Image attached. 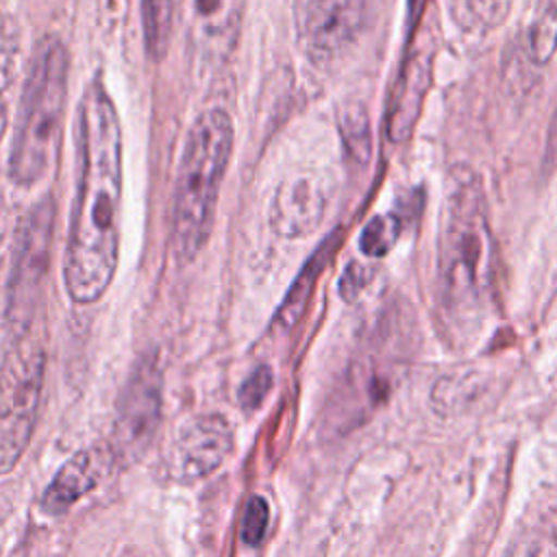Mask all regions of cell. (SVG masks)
I'll use <instances>...</instances> for the list:
<instances>
[{
  "label": "cell",
  "instance_id": "44dd1931",
  "mask_svg": "<svg viewBox=\"0 0 557 557\" xmlns=\"http://www.w3.org/2000/svg\"><path fill=\"white\" fill-rule=\"evenodd\" d=\"M270 522V507L263 496H252L246 505L244 520H242V540L248 546H259L268 533Z\"/></svg>",
  "mask_w": 557,
  "mask_h": 557
},
{
  "label": "cell",
  "instance_id": "ffe728a7",
  "mask_svg": "<svg viewBox=\"0 0 557 557\" xmlns=\"http://www.w3.org/2000/svg\"><path fill=\"white\" fill-rule=\"evenodd\" d=\"M272 383H274V374L270 370V366L261 363L257 366L248 379L239 385V392H237V400H239V407L244 411H255L261 407V403L265 400L268 392L272 389Z\"/></svg>",
  "mask_w": 557,
  "mask_h": 557
},
{
  "label": "cell",
  "instance_id": "e0dca14e",
  "mask_svg": "<svg viewBox=\"0 0 557 557\" xmlns=\"http://www.w3.org/2000/svg\"><path fill=\"white\" fill-rule=\"evenodd\" d=\"M17 26L13 20L0 22V141L7 133L9 124V104H7V91L13 81L15 59H17Z\"/></svg>",
  "mask_w": 557,
  "mask_h": 557
},
{
  "label": "cell",
  "instance_id": "30bf717a",
  "mask_svg": "<svg viewBox=\"0 0 557 557\" xmlns=\"http://www.w3.org/2000/svg\"><path fill=\"white\" fill-rule=\"evenodd\" d=\"M161 416V376L152 361H144L126 381L113 431V453L137 455L154 435Z\"/></svg>",
  "mask_w": 557,
  "mask_h": 557
},
{
  "label": "cell",
  "instance_id": "ac0fdd59",
  "mask_svg": "<svg viewBox=\"0 0 557 557\" xmlns=\"http://www.w3.org/2000/svg\"><path fill=\"white\" fill-rule=\"evenodd\" d=\"M400 220L392 213L374 215L359 235V250L366 257H383L387 255L400 237Z\"/></svg>",
  "mask_w": 557,
  "mask_h": 557
},
{
  "label": "cell",
  "instance_id": "8fae6325",
  "mask_svg": "<svg viewBox=\"0 0 557 557\" xmlns=\"http://www.w3.org/2000/svg\"><path fill=\"white\" fill-rule=\"evenodd\" d=\"M326 207L324 185L313 174L285 178L270 205V224L281 237H302L318 228Z\"/></svg>",
  "mask_w": 557,
  "mask_h": 557
},
{
  "label": "cell",
  "instance_id": "7402d4cb",
  "mask_svg": "<svg viewBox=\"0 0 557 557\" xmlns=\"http://www.w3.org/2000/svg\"><path fill=\"white\" fill-rule=\"evenodd\" d=\"M370 281H372V268H368L359 261H352L346 265V270L339 278V296L346 302H352L363 294V289L370 285Z\"/></svg>",
  "mask_w": 557,
  "mask_h": 557
},
{
  "label": "cell",
  "instance_id": "3957f363",
  "mask_svg": "<svg viewBox=\"0 0 557 557\" xmlns=\"http://www.w3.org/2000/svg\"><path fill=\"white\" fill-rule=\"evenodd\" d=\"M233 152L231 115L218 107L202 111L189 128L174 191V250L194 259L209 239L220 185Z\"/></svg>",
  "mask_w": 557,
  "mask_h": 557
},
{
  "label": "cell",
  "instance_id": "9c48e42d",
  "mask_svg": "<svg viewBox=\"0 0 557 557\" xmlns=\"http://www.w3.org/2000/svg\"><path fill=\"white\" fill-rule=\"evenodd\" d=\"M52 200L39 202L24 226V235L20 242L17 265L13 272L11 283V298H9V315L13 329L33 324V313L37 309V298L41 294V278L46 274V261L50 250V235H52Z\"/></svg>",
  "mask_w": 557,
  "mask_h": 557
},
{
  "label": "cell",
  "instance_id": "52a82bcc",
  "mask_svg": "<svg viewBox=\"0 0 557 557\" xmlns=\"http://www.w3.org/2000/svg\"><path fill=\"white\" fill-rule=\"evenodd\" d=\"M246 0H183L189 59L198 74H215L231 59Z\"/></svg>",
  "mask_w": 557,
  "mask_h": 557
},
{
  "label": "cell",
  "instance_id": "4fadbf2b",
  "mask_svg": "<svg viewBox=\"0 0 557 557\" xmlns=\"http://www.w3.org/2000/svg\"><path fill=\"white\" fill-rule=\"evenodd\" d=\"M431 85V54L418 50L405 59L396 91L387 111V135L392 141H405L420 115L422 100Z\"/></svg>",
  "mask_w": 557,
  "mask_h": 557
},
{
  "label": "cell",
  "instance_id": "2e32d148",
  "mask_svg": "<svg viewBox=\"0 0 557 557\" xmlns=\"http://www.w3.org/2000/svg\"><path fill=\"white\" fill-rule=\"evenodd\" d=\"M529 57L535 63H546L557 50V0H542L533 15L527 37Z\"/></svg>",
  "mask_w": 557,
  "mask_h": 557
},
{
  "label": "cell",
  "instance_id": "603a6c76",
  "mask_svg": "<svg viewBox=\"0 0 557 557\" xmlns=\"http://www.w3.org/2000/svg\"><path fill=\"white\" fill-rule=\"evenodd\" d=\"M344 128H346V144L350 146V152L355 154V159L366 161L368 159V150H370V135H368V117L359 111L348 113V117L344 120Z\"/></svg>",
  "mask_w": 557,
  "mask_h": 557
},
{
  "label": "cell",
  "instance_id": "7c38bea8",
  "mask_svg": "<svg viewBox=\"0 0 557 557\" xmlns=\"http://www.w3.org/2000/svg\"><path fill=\"white\" fill-rule=\"evenodd\" d=\"M113 461L111 446H89L74 453L52 476L48 487L41 494V507L50 516H59L67 511L76 500L89 494L107 468Z\"/></svg>",
  "mask_w": 557,
  "mask_h": 557
},
{
  "label": "cell",
  "instance_id": "ba28073f",
  "mask_svg": "<svg viewBox=\"0 0 557 557\" xmlns=\"http://www.w3.org/2000/svg\"><path fill=\"white\" fill-rule=\"evenodd\" d=\"M233 450V429L220 413H196L178 424L168 450L176 481H198L218 470Z\"/></svg>",
  "mask_w": 557,
  "mask_h": 557
},
{
  "label": "cell",
  "instance_id": "7a4b0ae2",
  "mask_svg": "<svg viewBox=\"0 0 557 557\" xmlns=\"http://www.w3.org/2000/svg\"><path fill=\"white\" fill-rule=\"evenodd\" d=\"M492 233L479 174L455 165L446 174L437 235V302L459 335L472 333L492 289Z\"/></svg>",
  "mask_w": 557,
  "mask_h": 557
},
{
  "label": "cell",
  "instance_id": "9a60e30c",
  "mask_svg": "<svg viewBox=\"0 0 557 557\" xmlns=\"http://www.w3.org/2000/svg\"><path fill=\"white\" fill-rule=\"evenodd\" d=\"M141 9H144L146 50L152 59H161L170 46L174 15H176V0H141Z\"/></svg>",
  "mask_w": 557,
  "mask_h": 557
},
{
  "label": "cell",
  "instance_id": "5bb4252c",
  "mask_svg": "<svg viewBox=\"0 0 557 557\" xmlns=\"http://www.w3.org/2000/svg\"><path fill=\"white\" fill-rule=\"evenodd\" d=\"M333 244L335 239H326L313 255L311 259L302 265L300 274L294 278L289 292L285 294L276 315H274V329H281V331H289L302 315L311 294H313V285L318 281V276L322 274L326 261L331 259V250H333Z\"/></svg>",
  "mask_w": 557,
  "mask_h": 557
},
{
  "label": "cell",
  "instance_id": "6da1fadb",
  "mask_svg": "<svg viewBox=\"0 0 557 557\" xmlns=\"http://www.w3.org/2000/svg\"><path fill=\"white\" fill-rule=\"evenodd\" d=\"M76 137L78 189L63 278L76 305H91L109 289L117 268L122 205V128L100 81H91L83 91Z\"/></svg>",
  "mask_w": 557,
  "mask_h": 557
},
{
  "label": "cell",
  "instance_id": "8992f818",
  "mask_svg": "<svg viewBox=\"0 0 557 557\" xmlns=\"http://www.w3.org/2000/svg\"><path fill=\"white\" fill-rule=\"evenodd\" d=\"M374 0H294L296 39L315 65L339 61L366 33Z\"/></svg>",
  "mask_w": 557,
  "mask_h": 557
},
{
  "label": "cell",
  "instance_id": "cb8c5ba5",
  "mask_svg": "<svg viewBox=\"0 0 557 557\" xmlns=\"http://www.w3.org/2000/svg\"><path fill=\"white\" fill-rule=\"evenodd\" d=\"M124 557H131V555H124Z\"/></svg>",
  "mask_w": 557,
  "mask_h": 557
},
{
  "label": "cell",
  "instance_id": "5b68a950",
  "mask_svg": "<svg viewBox=\"0 0 557 557\" xmlns=\"http://www.w3.org/2000/svg\"><path fill=\"white\" fill-rule=\"evenodd\" d=\"M46 350L30 326L13 329L11 346L0 363V474L24 455L41 403Z\"/></svg>",
  "mask_w": 557,
  "mask_h": 557
},
{
  "label": "cell",
  "instance_id": "d6986e66",
  "mask_svg": "<svg viewBox=\"0 0 557 557\" xmlns=\"http://www.w3.org/2000/svg\"><path fill=\"white\" fill-rule=\"evenodd\" d=\"M455 17L466 28H492L505 15V0H450Z\"/></svg>",
  "mask_w": 557,
  "mask_h": 557
},
{
  "label": "cell",
  "instance_id": "277c9868",
  "mask_svg": "<svg viewBox=\"0 0 557 557\" xmlns=\"http://www.w3.org/2000/svg\"><path fill=\"white\" fill-rule=\"evenodd\" d=\"M67 74L65 46L57 37H44L33 50L13 128L9 174L17 185L37 183L57 157L67 100Z\"/></svg>",
  "mask_w": 557,
  "mask_h": 557
}]
</instances>
